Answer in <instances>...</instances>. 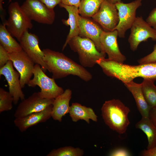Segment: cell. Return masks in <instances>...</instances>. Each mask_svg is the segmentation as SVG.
<instances>
[{"label":"cell","instance_id":"7c38bea8","mask_svg":"<svg viewBox=\"0 0 156 156\" xmlns=\"http://www.w3.org/2000/svg\"><path fill=\"white\" fill-rule=\"evenodd\" d=\"M19 42L22 49L34 63L40 65L44 72L47 71V68L44 60V53L39 47L38 36L27 30Z\"/></svg>","mask_w":156,"mask_h":156},{"label":"cell","instance_id":"d4e9b609","mask_svg":"<svg viewBox=\"0 0 156 156\" xmlns=\"http://www.w3.org/2000/svg\"><path fill=\"white\" fill-rule=\"evenodd\" d=\"M84 151L79 148L67 146L54 149L50 152L47 156H82Z\"/></svg>","mask_w":156,"mask_h":156},{"label":"cell","instance_id":"d6986e66","mask_svg":"<svg viewBox=\"0 0 156 156\" xmlns=\"http://www.w3.org/2000/svg\"><path fill=\"white\" fill-rule=\"evenodd\" d=\"M124 84L133 96L142 117L149 118L151 108L144 96L141 84L136 83L133 81Z\"/></svg>","mask_w":156,"mask_h":156},{"label":"cell","instance_id":"ac0fdd59","mask_svg":"<svg viewBox=\"0 0 156 156\" xmlns=\"http://www.w3.org/2000/svg\"><path fill=\"white\" fill-rule=\"evenodd\" d=\"M72 94L71 90L68 89L54 99L52 104L51 112V117L54 120L61 122L63 117L69 113Z\"/></svg>","mask_w":156,"mask_h":156},{"label":"cell","instance_id":"5bb4252c","mask_svg":"<svg viewBox=\"0 0 156 156\" xmlns=\"http://www.w3.org/2000/svg\"><path fill=\"white\" fill-rule=\"evenodd\" d=\"M118 36L116 30L110 31H103L100 38L102 52L107 55L108 59L123 63L126 58L119 49L117 41Z\"/></svg>","mask_w":156,"mask_h":156},{"label":"cell","instance_id":"ba28073f","mask_svg":"<svg viewBox=\"0 0 156 156\" xmlns=\"http://www.w3.org/2000/svg\"><path fill=\"white\" fill-rule=\"evenodd\" d=\"M128 39L131 50H136L139 44L151 38L156 41V30L151 27L142 17L137 16L131 28Z\"/></svg>","mask_w":156,"mask_h":156},{"label":"cell","instance_id":"f546056e","mask_svg":"<svg viewBox=\"0 0 156 156\" xmlns=\"http://www.w3.org/2000/svg\"><path fill=\"white\" fill-rule=\"evenodd\" d=\"M109 155L112 156H130L129 151L124 148H118L112 151L109 154Z\"/></svg>","mask_w":156,"mask_h":156},{"label":"cell","instance_id":"3957f363","mask_svg":"<svg viewBox=\"0 0 156 156\" xmlns=\"http://www.w3.org/2000/svg\"><path fill=\"white\" fill-rule=\"evenodd\" d=\"M68 44L77 53L80 65L84 68H92L97 61L105 58V53L99 51L93 42L89 38L78 36L71 40Z\"/></svg>","mask_w":156,"mask_h":156},{"label":"cell","instance_id":"52a82bcc","mask_svg":"<svg viewBox=\"0 0 156 156\" xmlns=\"http://www.w3.org/2000/svg\"><path fill=\"white\" fill-rule=\"evenodd\" d=\"M143 0H135L128 3L121 1L115 4L119 18L115 30L117 31L119 38H125L126 31L131 28L136 17V10L142 5Z\"/></svg>","mask_w":156,"mask_h":156},{"label":"cell","instance_id":"9a60e30c","mask_svg":"<svg viewBox=\"0 0 156 156\" xmlns=\"http://www.w3.org/2000/svg\"><path fill=\"white\" fill-rule=\"evenodd\" d=\"M52 107V104L41 111L24 117L15 118L14 124L21 132H25L29 127L45 122L51 117Z\"/></svg>","mask_w":156,"mask_h":156},{"label":"cell","instance_id":"836d02e7","mask_svg":"<svg viewBox=\"0 0 156 156\" xmlns=\"http://www.w3.org/2000/svg\"><path fill=\"white\" fill-rule=\"evenodd\" d=\"M149 118L156 125V107L151 109L149 113Z\"/></svg>","mask_w":156,"mask_h":156},{"label":"cell","instance_id":"30bf717a","mask_svg":"<svg viewBox=\"0 0 156 156\" xmlns=\"http://www.w3.org/2000/svg\"><path fill=\"white\" fill-rule=\"evenodd\" d=\"M54 99L43 98L35 92L25 99L18 105L14 114L15 118H21L41 111L52 104Z\"/></svg>","mask_w":156,"mask_h":156},{"label":"cell","instance_id":"44dd1931","mask_svg":"<svg viewBox=\"0 0 156 156\" xmlns=\"http://www.w3.org/2000/svg\"><path fill=\"white\" fill-rule=\"evenodd\" d=\"M136 128L142 130L146 135L148 141L147 149L156 146V125L149 118H142L135 125Z\"/></svg>","mask_w":156,"mask_h":156},{"label":"cell","instance_id":"e0dca14e","mask_svg":"<svg viewBox=\"0 0 156 156\" xmlns=\"http://www.w3.org/2000/svg\"><path fill=\"white\" fill-rule=\"evenodd\" d=\"M59 5L60 7L64 8L68 12V18L67 20L63 19L62 21L64 24L70 26L69 33L62 47V51H63L71 40L79 35L80 15L78 7L65 5L61 3Z\"/></svg>","mask_w":156,"mask_h":156},{"label":"cell","instance_id":"9c48e42d","mask_svg":"<svg viewBox=\"0 0 156 156\" xmlns=\"http://www.w3.org/2000/svg\"><path fill=\"white\" fill-rule=\"evenodd\" d=\"M92 18L106 31L115 30L119 21L115 5L107 0L104 1L98 12Z\"/></svg>","mask_w":156,"mask_h":156},{"label":"cell","instance_id":"7a4b0ae2","mask_svg":"<svg viewBox=\"0 0 156 156\" xmlns=\"http://www.w3.org/2000/svg\"><path fill=\"white\" fill-rule=\"evenodd\" d=\"M129 108L118 99L106 101L101 108V115L105 123L119 134L125 132L130 124Z\"/></svg>","mask_w":156,"mask_h":156},{"label":"cell","instance_id":"8fae6325","mask_svg":"<svg viewBox=\"0 0 156 156\" xmlns=\"http://www.w3.org/2000/svg\"><path fill=\"white\" fill-rule=\"evenodd\" d=\"M8 54L10 60L20 74V84L23 88L33 75L35 63L23 49L18 52L8 53Z\"/></svg>","mask_w":156,"mask_h":156},{"label":"cell","instance_id":"4fadbf2b","mask_svg":"<svg viewBox=\"0 0 156 156\" xmlns=\"http://www.w3.org/2000/svg\"><path fill=\"white\" fill-rule=\"evenodd\" d=\"M12 61L9 60L3 67L0 68V75H3L7 81L9 92L14 98L13 103L16 105L19 99H25L20 82V75L14 70Z\"/></svg>","mask_w":156,"mask_h":156},{"label":"cell","instance_id":"277c9868","mask_svg":"<svg viewBox=\"0 0 156 156\" xmlns=\"http://www.w3.org/2000/svg\"><path fill=\"white\" fill-rule=\"evenodd\" d=\"M9 17L5 23L8 31L19 41L24 33L31 29L33 25L17 2L10 3L8 7Z\"/></svg>","mask_w":156,"mask_h":156},{"label":"cell","instance_id":"5b68a950","mask_svg":"<svg viewBox=\"0 0 156 156\" xmlns=\"http://www.w3.org/2000/svg\"><path fill=\"white\" fill-rule=\"evenodd\" d=\"M33 74V78L30 80L27 85L32 87L38 86L41 90L38 92L41 97L55 99L64 92L63 89L56 84L54 79L46 75L40 65H35Z\"/></svg>","mask_w":156,"mask_h":156},{"label":"cell","instance_id":"ffe728a7","mask_svg":"<svg viewBox=\"0 0 156 156\" xmlns=\"http://www.w3.org/2000/svg\"><path fill=\"white\" fill-rule=\"evenodd\" d=\"M69 113L70 116L74 122L83 120L87 123L89 124L90 120L95 122L98 120V116L92 108L82 105L79 103H72Z\"/></svg>","mask_w":156,"mask_h":156},{"label":"cell","instance_id":"4dcf8cb0","mask_svg":"<svg viewBox=\"0 0 156 156\" xmlns=\"http://www.w3.org/2000/svg\"><path fill=\"white\" fill-rule=\"evenodd\" d=\"M50 9H53L57 5L61 3V0H39Z\"/></svg>","mask_w":156,"mask_h":156},{"label":"cell","instance_id":"83f0119b","mask_svg":"<svg viewBox=\"0 0 156 156\" xmlns=\"http://www.w3.org/2000/svg\"><path fill=\"white\" fill-rule=\"evenodd\" d=\"M10 60L8 53L0 44V68L4 66Z\"/></svg>","mask_w":156,"mask_h":156},{"label":"cell","instance_id":"e575fe53","mask_svg":"<svg viewBox=\"0 0 156 156\" xmlns=\"http://www.w3.org/2000/svg\"><path fill=\"white\" fill-rule=\"evenodd\" d=\"M3 0H0V17L2 21V23H5L6 20L5 19L6 15L5 11L3 7Z\"/></svg>","mask_w":156,"mask_h":156},{"label":"cell","instance_id":"6da1fadb","mask_svg":"<svg viewBox=\"0 0 156 156\" xmlns=\"http://www.w3.org/2000/svg\"><path fill=\"white\" fill-rule=\"evenodd\" d=\"M42 50L44 55V60L47 70L52 73V78L55 79L70 75L77 76L86 82L92 79L91 73L84 67L63 53L49 49Z\"/></svg>","mask_w":156,"mask_h":156},{"label":"cell","instance_id":"1f68e13d","mask_svg":"<svg viewBox=\"0 0 156 156\" xmlns=\"http://www.w3.org/2000/svg\"><path fill=\"white\" fill-rule=\"evenodd\" d=\"M61 3L66 5L74 6L78 8L81 0H61Z\"/></svg>","mask_w":156,"mask_h":156},{"label":"cell","instance_id":"7402d4cb","mask_svg":"<svg viewBox=\"0 0 156 156\" xmlns=\"http://www.w3.org/2000/svg\"><path fill=\"white\" fill-rule=\"evenodd\" d=\"M0 44L8 53L19 52L22 49L7 30L5 23L0 25Z\"/></svg>","mask_w":156,"mask_h":156},{"label":"cell","instance_id":"484cf974","mask_svg":"<svg viewBox=\"0 0 156 156\" xmlns=\"http://www.w3.org/2000/svg\"><path fill=\"white\" fill-rule=\"evenodd\" d=\"M13 101V97L9 92L0 88V113L11 110Z\"/></svg>","mask_w":156,"mask_h":156},{"label":"cell","instance_id":"f1b7e54d","mask_svg":"<svg viewBox=\"0 0 156 156\" xmlns=\"http://www.w3.org/2000/svg\"><path fill=\"white\" fill-rule=\"evenodd\" d=\"M146 21L151 27L156 30V7L151 12Z\"/></svg>","mask_w":156,"mask_h":156},{"label":"cell","instance_id":"cb8c5ba5","mask_svg":"<svg viewBox=\"0 0 156 156\" xmlns=\"http://www.w3.org/2000/svg\"><path fill=\"white\" fill-rule=\"evenodd\" d=\"M155 81L144 79L141 83L144 96L151 108L156 107V86Z\"/></svg>","mask_w":156,"mask_h":156},{"label":"cell","instance_id":"603a6c76","mask_svg":"<svg viewBox=\"0 0 156 156\" xmlns=\"http://www.w3.org/2000/svg\"><path fill=\"white\" fill-rule=\"evenodd\" d=\"M105 0H81L78 10L80 16L92 17L98 11Z\"/></svg>","mask_w":156,"mask_h":156},{"label":"cell","instance_id":"4316f807","mask_svg":"<svg viewBox=\"0 0 156 156\" xmlns=\"http://www.w3.org/2000/svg\"><path fill=\"white\" fill-rule=\"evenodd\" d=\"M138 62L139 64L156 62V44L154 45L153 51L151 53L141 58Z\"/></svg>","mask_w":156,"mask_h":156},{"label":"cell","instance_id":"8d00e7d4","mask_svg":"<svg viewBox=\"0 0 156 156\" xmlns=\"http://www.w3.org/2000/svg\"><path fill=\"white\" fill-rule=\"evenodd\" d=\"M12 0H9L8 3H10Z\"/></svg>","mask_w":156,"mask_h":156},{"label":"cell","instance_id":"d590c367","mask_svg":"<svg viewBox=\"0 0 156 156\" xmlns=\"http://www.w3.org/2000/svg\"><path fill=\"white\" fill-rule=\"evenodd\" d=\"M109 2L114 4H116L117 3L122 1L121 0H107Z\"/></svg>","mask_w":156,"mask_h":156},{"label":"cell","instance_id":"2e32d148","mask_svg":"<svg viewBox=\"0 0 156 156\" xmlns=\"http://www.w3.org/2000/svg\"><path fill=\"white\" fill-rule=\"evenodd\" d=\"M88 18L80 16L79 36L91 40L95 44L98 50L102 52L100 38L104 30L95 22Z\"/></svg>","mask_w":156,"mask_h":156},{"label":"cell","instance_id":"d6a6232c","mask_svg":"<svg viewBox=\"0 0 156 156\" xmlns=\"http://www.w3.org/2000/svg\"><path fill=\"white\" fill-rule=\"evenodd\" d=\"M141 155L143 156H156V146L150 149L144 150Z\"/></svg>","mask_w":156,"mask_h":156},{"label":"cell","instance_id":"8992f818","mask_svg":"<svg viewBox=\"0 0 156 156\" xmlns=\"http://www.w3.org/2000/svg\"><path fill=\"white\" fill-rule=\"evenodd\" d=\"M21 6L31 21L47 25L52 24L54 21L53 9L49 8L39 0H25Z\"/></svg>","mask_w":156,"mask_h":156}]
</instances>
